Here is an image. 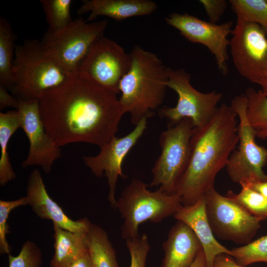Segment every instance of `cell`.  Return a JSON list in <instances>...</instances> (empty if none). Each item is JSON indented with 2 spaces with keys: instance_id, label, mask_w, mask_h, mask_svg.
<instances>
[{
  "instance_id": "cell-25",
  "label": "cell",
  "mask_w": 267,
  "mask_h": 267,
  "mask_svg": "<svg viewBox=\"0 0 267 267\" xmlns=\"http://www.w3.org/2000/svg\"><path fill=\"white\" fill-rule=\"evenodd\" d=\"M237 21L260 25L267 34V0H230Z\"/></svg>"
},
{
  "instance_id": "cell-4",
  "label": "cell",
  "mask_w": 267,
  "mask_h": 267,
  "mask_svg": "<svg viewBox=\"0 0 267 267\" xmlns=\"http://www.w3.org/2000/svg\"><path fill=\"white\" fill-rule=\"evenodd\" d=\"M69 74L46 52L41 41L27 40L16 45L10 90L19 100H39L46 91L64 82Z\"/></svg>"
},
{
  "instance_id": "cell-34",
  "label": "cell",
  "mask_w": 267,
  "mask_h": 267,
  "mask_svg": "<svg viewBox=\"0 0 267 267\" xmlns=\"http://www.w3.org/2000/svg\"><path fill=\"white\" fill-rule=\"evenodd\" d=\"M213 267H247L238 264L231 256L226 254H221L214 259Z\"/></svg>"
},
{
  "instance_id": "cell-8",
  "label": "cell",
  "mask_w": 267,
  "mask_h": 267,
  "mask_svg": "<svg viewBox=\"0 0 267 267\" xmlns=\"http://www.w3.org/2000/svg\"><path fill=\"white\" fill-rule=\"evenodd\" d=\"M194 128L192 121L184 118L175 125H168L161 133L159 140L161 153L151 170V186L175 193L177 183L188 163Z\"/></svg>"
},
{
  "instance_id": "cell-33",
  "label": "cell",
  "mask_w": 267,
  "mask_h": 267,
  "mask_svg": "<svg viewBox=\"0 0 267 267\" xmlns=\"http://www.w3.org/2000/svg\"><path fill=\"white\" fill-rule=\"evenodd\" d=\"M18 104V99L10 94L6 88L0 86V109L1 110L8 107L16 109Z\"/></svg>"
},
{
  "instance_id": "cell-17",
  "label": "cell",
  "mask_w": 267,
  "mask_h": 267,
  "mask_svg": "<svg viewBox=\"0 0 267 267\" xmlns=\"http://www.w3.org/2000/svg\"><path fill=\"white\" fill-rule=\"evenodd\" d=\"M173 216L188 225L196 235L205 254L207 267H213L214 259L219 254L230 256V249L219 242L214 235L203 196L191 205H182Z\"/></svg>"
},
{
  "instance_id": "cell-20",
  "label": "cell",
  "mask_w": 267,
  "mask_h": 267,
  "mask_svg": "<svg viewBox=\"0 0 267 267\" xmlns=\"http://www.w3.org/2000/svg\"><path fill=\"white\" fill-rule=\"evenodd\" d=\"M53 224L54 254L50 266L68 267L89 252L86 237L87 231L74 232Z\"/></svg>"
},
{
  "instance_id": "cell-26",
  "label": "cell",
  "mask_w": 267,
  "mask_h": 267,
  "mask_svg": "<svg viewBox=\"0 0 267 267\" xmlns=\"http://www.w3.org/2000/svg\"><path fill=\"white\" fill-rule=\"evenodd\" d=\"M48 24L47 31L54 32L70 24L72 20L70 8L71 0H41Z\"/></svg>"
},
{
  "instance_id": "cell-29",
  "label": "cell",
  "mask_w": 267,
  "mask_h": 267,
  "mask_svg": "<svg viewBox=\"0 0 267 267\" xmlns=\"http://www.w3.org/2000/svg\"><path fill=\"white\" fill-rule=\"evenodd\" d=\"M28 205L26 196L12 201L0 200V253L1 254H10V246L6 235L9 233L7 223L9 214L13 209L22 206Z\"/></svg>"
},
{
  "instance_id": "cell-14",
  "label": "cell",
  "mask_w": 267,
  "mask_h": 267,
  "mask_svg": "<svg viewBox=\"0 0 267 267\" xmlns=\"http://www.w3.org/2000/svg\"><path fill=\"white\" fill-rule=\"evenodd\" d=\"M147 119L146 118L142 119L126 135L121 137H114L100 147V151L97 155L83 157L85 165L96 177H101L105 173L109 187L108 200L114 208L116 203L115 191L118 178H126L122 172L123 162L145 131Z\"/></svg>"
},
{
  "instance_id": "cell-12",
  "label": "cell",
  "mask_w": 267,
  "mask_h": 267,
  "mask_svg": "<svg viewBox=\"0 0 267 267\" xmlns=\"http://www.w3.org/2000/svg\"><path fill=\"white\" fill-rule=\"evenodd\" d=\"M230 41L234 65L243 77L258 84L267 69V34L258 24L236 22Z\"/></svg>"
},
{
  "instance_id": "cell-3",
  "label": "cell",
  "mask_w": 267,
  "mask_h": 267,
  "mask_svg": "<svg viewBox=\"0 0 267 267\" xmlns=\"http://www.w3.org/2000/svg\"><path fill=\"white\" fill-rule=\"evenodd\" d=\"M132 63L121 80L119 98L133 124L153 116L164 102L169 78V67L157 54L135 45L130 53Z\"/></svg>"
},
{
  "instance_id": "cell-30",
  "label": "cell",
  "mask_w": 267,
  "mask_h": 267,
  "mask_svg": "<svg viewBox=\"0 0 267 267\" xmlns=\"http://www.w3.org/2000/svg\"><path fill=\"white\" fill-rule=\"evenodd\" d=\"M8 267H40L43 263L42 254L36 244L26 241L16 256L8 255Z\"/></svg>"
},
{
  "instance_id": "cell-35",
  "label": "cell",
  "mask_w": 267,
  "mask_h": 267,
  "mask_svg": "<svg viewBox=\"0 0 267 267\" xmlns=\"http://www.w3.org/2000/svg\"><path fill=\"white\" fill-rule=\"evenodd\" d=\"M68 267H93L89 252L76 260Z\"/></svg>"
},
{
  "instance_id": "cell-37",
  "label": "cell",
  "mask_w": 267,
  "mask_h": 267,
  "mask_svg": "<svg viewBox=\"0 0 267 267\" xmlns=\"http://www.w3.org/2000/svg\"><path fill=\"white\" fill-rule=\"evenodd\" d=\"M189 267H207L206 259L203 249L200 251Z\"/></svg>"
},
{
  "instance_id": "cell-18",
  "label": "cell",
  "mask_w": 267,
  "mask_h": 267,
  "mask_svg": "<svg viewBox=\"0 0 267 267\" xmlns=\"http://www.w3.org/2000/svg\"><path fill=\"white\" fill-rule=\"evenodd\" d=\"M162 248L164 255L161 267H189L202 249L192 229L178 221L171 228Z\"/></svg>"
},
{
  "instance_id": "cell-16",
  "label": "cell",
  "mask_w": 267,
  "mask_h": 267,
  "mask_svg": "<svg viewBox=\"0 0 267 267\" xmlns=\"http://www.w3.org/2000/svg\"><path fill=\"white\" fill-rule=\"evenodd\" d=\"M26 193L28 205L38 217L50 220L61 228L74 232H85L89 229L91 222L87 218L71 220L51 198L39 170L36 169L31 173Z\"/></svg>"
},
{
  "instance_id": "cell-24",
  "label": "cell",
  "mask_w": 267,
  "mask_h": 267,
  "mask_svg": "<svg viewBox=\"0 0 267 267\" xmlns=\"http://www.w3.org/2000/svg\"><path fill=\"white\" fill-rule=\"evenodd\" d=\"M245 94L247 104L246 116L256 137L267 139V97L261 90L248 88Z\"/></svg>"
},
{
  "instance_id": "cell-28",
  "label": "cell",
  "mask_w": 267,
  "mask_h": 267,
  "mask_svg": "<svg viewBox=\"0 0 267 267\" xmlns=\"http://www.w3.org/2000/svg\"><path fill=\"white\" fill-rule=\"evenodd\" d=\"M230 250V256L241 265L246 266L258 262L267 263V235Z\"/></svg>"
},
{
  "instance_id": "cell-2",
  "label": "cell",
  "mask_w": 267,
  "mask_h": 267,
  "mask_svg": "<svg viewBox=\"0 0 267 267\" xmlns=\"http://www.w3.org/2000/svg\"><path fill=\"white\" fill-rule=\"evenodd\" d=\"M237 117L230 105L222 103L208 123L194 128L188 163L175 189L182 205L194 204L214 187L239 142Z\"/></svg>"
},
{
  "instance_id": "cell-10",
  "label": "cell",
  "mask_w": 267,
  "mask_h": 267,
  "mask_svg": "<svg viewBox=\"0 0 267 267\" xmlns=\"http://www.w3.org/2000/svg\"><path fill=\"white\" fill-rule=\"evenodd\" d=\"M212 230L220 238L246 244L261 227V221L230 197L211 188L203 196Z\"/></svg>"
},
{
  "instance_id": "cell-36",
  "label": "cell",
  "mask_w": 267,
  "mask_h": 267,
  "mask_svg": "<svg viewBox=\"0 0 267 267\" xmlns=\"http://www.w3.org/2000/svg\"><path fill=\"white\" fill-rule=\"evenodd\" d=\"M242 185H247L267 198V181L256 182Z\"/></svg>"
},
{
  "instance_id": "cell-15",
  "label": "cell",
  "mask_w": 267,
  "mask_h": 267,
  "mask_svg": "<svg viewBox=\"0 0 267 267\" xmlns=\"http://www.w3.org/2000/svg\"><path fill=\"white\" fill-rule=\"evenodd\" d=\"M18 100L16 110L20 116L21 128L29 142L28 154L22 166H38L49 173L55 161L61 156L60 147L46 132L40 115L39 100Z\"/></svg>"
},
{
  "instance_id": "cell-21",
  "label": "cell",
  "mask_w": 267,
  "mask_h": 267,
  "mask_svg": "<svg viewBox=\"0 0 267 267\" xmlns=\"http://www.w3.org/2000/svg\"><path fill=\"white\" fill-rule=\"evenodd\" d=\"M86 237L93 267H119L115 250L104 229L91 223Z\"/></svg>"
},
{
  "instance_id": "cell-32",
  "label": "cell",
  "mask_w": 267,
  "mask_h": 267,
  "mask_svg": "<svg viewBox=\"0 0 267 267\" xmlns=\"http://www.w3.org/2000/svg\"><path fill=\"white\" fill-rule=\"evenodd\" d=\"M199 2L204 8L209 22L214 24L220 20L227 7L225 0H200Z\"/></svg>"
},
{
  "instance_id": "cell-22",
  "label": "cell",
  "mask_w": 267,
  "mask_h": 267,
  "mask_svg": "<svg viewBox=\"0 0 267 267\" xmlns=\"http://www.w3.org/2000/svg\"><path fill=\"white\" fill-rule=\"evenodd\" d=\"M21 128L19 114L15 110L0 113V184L6 185L16 178L7 152L8 143L16 131Z\"/></svg>"
},
{
  "instance_id": "cell-5",
  "label": "cell",
  "mask_w": 267,
  "mask_h": 267,
  "mask_svg": "<svg viewBox=\"0 0 267 267\" xmlns=\"http://www.w3.org/2000/svg\"><path fill=\"white\" fill-rule=\"evenodd\" d=\"M142 181L133 179L116 200L115 208L123 220L121 236L126 240L139 235V225L146 221L159 223L174 216L182 205L177 193H168L160 189H147Z\"/></svg>"
},
{
  "instance_id": "cell-31",
  "label": "cell",
  "mask_w": 267,
  "mask_h": 267,
  "mask_svg": "<svg viewBox=\"0 0 267 267\" xmlns=\"http://www.w3.org/2000/svg\"><path fill=\"white\" fill-rule=\"evenodd\" d=\"M131 263L130 267H145L147 255L150 249L147 235L145 233L126 240Z\"/></svg>"
},
{
  "instance_id": "cell-19",
  "label": "cell",
  "mask_w": 267,
  "mask_h": 267,
  "mask_svg": "<svg viewBox=\"0 0 267 267\" xmlns=\"http://www.w3.org/2000/svg\"><path fill=\"white\" fill-rule=\"evenodd\" d=\"M158 8L150 0H84L77 13L89 12L86 21L90 22L98 16H105L116 21L132 17L149 15Z\"/></svg>"
},
{
  "instance_id": "cell-11",
  "label": "cell",
  "mask_w": 267,
  "mask_h": 267,
  "mask_svg": "<svg viewBox=\"0 0 267 267\" xmlns=\"http://www.w3.org/2000/svg\"><path fill=\"white\" fill-rule=\"evenodd\" d=\"M131 63L130 53L114 41L103 36L90 47L77 71L118 94L119 83Z\"/></svg>"
},
{
  "instance_id": "cell-6",
  "label": "cell",
  "mask_w": 267,
  "mask_h": 267,
  "mask_svg": "<svg viewBox=\"0 0 267 267\" xmlns=\"http://www.w3.org/2000/svg\"><path fill=\"white\" fill-rule=\"evenodd\" d=\"M107 24V20L89 22L80 17L59 30L47 31L41 41L42 46L67 73H74L92 45L104 36Z\"/></svg>"
},
{
  "instance_id": "cell-1",
  "label": "cell",
  "mask_w": 267,
  "mask_h": 267,
  "mask_svg": "<svg viewBox=\"0 0 267 267\" xmlns=\"http://www.w3.org/2000/svg\"><path fill=\"white\" fill-rule=\"evenodd\" d=\"M117 94L86 74H69L39 100L46 132L59 147L76 142L102 147L116 136L125 114Z\"/></svg>"
},
{
  "instance_id": "cell-7",
  "label": "cell",
  "mask_w": 267,
  "mask_h": 267,
  "mask_svg": "<svg viewBox=\"0 0 267 267\" xmlns=\"http://www.w3.org/2000/svg\"><path fill=\"white\" fill-rule=\"evenodd\" d=\"M247 104L245 93L236 96L231 102L230 106L239 119V145L230 155L225 167L231 180L240 185L267 181V174L263 171L267 163V148L255 141V131L246 116Z\"/></svg>"
},
{
  "instance_id": "cell-13",
  "label": "cell",
  "mask_w": 267,
  "mask_h": 267,
  "mask_svg": "<svg viewBox=\"0 0 267 267\" xmlns=\"http://www.w3.org/2000/svg\"><path fill=\"white\" fill-rule=\"evenodd\" d=\"M170 26L178 30L191 42L203 44L214 55L221 73H228V35L232 33L231 21L217 24L201 20L187 13H173L165 18Z\"/></svg>"
},
{
  "instance_id": "cell-38",
  "label": "cell",
  "mask_w": 267,
  "mask_h": 267,
  "mask_svg": "<svg viewBox=\"0 0 267 267\" xmlns=\"http://www.w3.org/2000/svg\"><path fill=\"white\" fill-rule=\"evenodd\" d=\"M258 84L261 87V90L263 93L267 97V69L264 72Z\"/></svg>"
},
{
  "instance_id": "cell-27",
  "label": "cell",
  "mask_w": 267,
  "mask_h": 267,
  "mask_svg": "<svg viewBox=\"0 0 267 267\" xmlns=\"http://www.w3.org/2000/svg\"><path fill=\"white\" fill-rule=\"evenodd\" d=\"M237 194L229 191L226 195L261 221L267 219V198L247 185H242Z\"/></svg>"
},
{
  "instance_id": "cell-23",
  "label": "cell",
  "mask_w": 267,
  "mask_h": 267,
  "mask_svg": "<svg viewBox=\"0 0 267 267\" xmlns=\"http://www.w3.org/2000/svg\"><path fill=\"white\" fill-rule=\"evenodd\" d=\"M17 36L10 23L0 17V86L10 90L13 83V61Z\"/></svg>"
},
{
  "instance_id": "cell-9",
  "label": "cell",
  "mask_w": 267,
  "mask_h": 267,
  "mask_svg": "<svg viewBox=\"0 0 267 267\" xmlns=\"http://www.w3.org/2000/svg\"><path fill=\"white\" fill-rule=\"evenodd\" d=\"M190 78L185 69L169 67L167 86L177 93L178 100L175 107H164L158 111L159 117L166 119L168 125L189 118L194 128L202 127L210 121L218 108L222 94L216 91L200 92L192 86Z\"/></svg>"
}]
</instances>
